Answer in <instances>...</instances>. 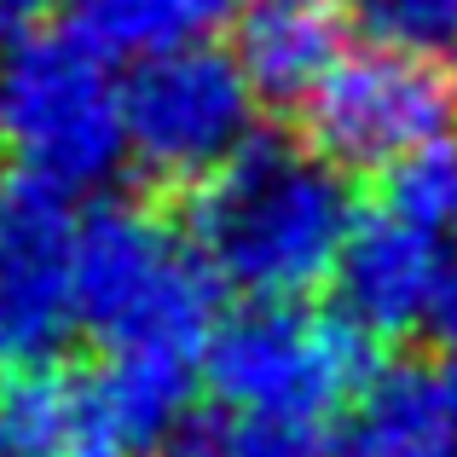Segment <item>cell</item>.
I'll list each match as a JSON object with an SVG mask.
<instances>
[{"label":"cell","instance_id":"cell-1","mask_svg":"<svg viewBox=\"0 0 457 457\" xmlns=\"http://www.w3.org/2000/svg\"><path fill=\"white\" fill-rule=\"evenodd\" d=\"M220 278L197 244L145 203H93L76 232L81 330L104 347L93 377L104 423L122 446H151L191 411L220 324Z\"/></svg>","mask_w":457,"mask_h":457},{"label":"cell","instance_id":"cell-2","mask_svg":"<svg viewBox=\"0 0 457 457\" xmlns=\"http://www.w3.org/2000/svg\"><path fill=\"white\" fill-rule=\"evenodd\" d=\"M359 203L347 174L312 145L255 139L191 197L203 267L244 302H307L336 278Z\"/></svg>","mask_w":457,"mask_h":457},{"label":"cell","instance_id":"cell-3","mask_svg":"<svg viewBox=\"0 0 457 457\" xmlns=\"http://www.w3.org/2000/svg\"><path fill=\"white\" fill-rule=\"evenodd\" d=\"M457 156L435 151L388 174L370 209H359L353 237L336 267V312L370 342H411L446 330L457 312Z\"/></svg>","mask_w":457,"mask_h":457},{"label":"cell","instance_id":"cell-4","mask_svg":"<svg viewBox=\"0 0 457 457\" xmlns=\"http://www.w3.org/2000/svg\"><path fill=\"white\" fill-rule=\"evenodd\" d=\"M0 151L53 191H99L128 162V81L76 29H35L0 58Z\"/></svg>","mask_w":457,"mask_h":457},{"label":"cell","instance_id":"cell-5","mask_svg":"<svg viewBox=\"0 0 457 457\" xmlns=\"http://www.w3.org/2000/svg\"><path fill=\"white\" fill-rule=\"evenodd\" d=\"M203 382L244 423H324L370 388V336L347 312L244 302L214 324Z\"/></svg>","mask_w":457,"mask_h":457},{"label":"cell","instance_id":"cell-6","mask_svg":"<svg viewBox=\"0 0 457 457\" xmlns=\"http://www.w3.org/2000/svg\"><path fill=\"white\" fill-rule=\"evenodd\" d=\"M307 145L342 174H400L446 151L457 128V81L417 46H347L302 99Z\"/></svg>","mask_w":457,"mask_h":457},{"label":"cell","instance_id":"cell-7","mask_svg":"<svg viewBox=\"0 0 457 457\" xmlns=\"http://www.w3.org/2000/svg\"><path fill=\"white\" fill-rule=\"evenodd\" d=\"M261 93L232 53L179 46L128 76V156L162 186H203L255 145Z\"/></svg>","mask_w":457,"mask_h":457},{"label":"cell","instance_id":"cell-8","mask_svg":"<svg viewBox=\"0 0 457 457\" xmlns=\"http://www.w3.org/2000/svg\"><path fill=\"white\" fill-rule=\"evenodd\" d=\"M76 232L70 191L29 174L0 179V353L18 365H46L81 330Z\"/></svg>","mask_w":457,"mask_h":457},{"label":"cell","instance_id":"cell-9","mask_svg":"<svg viewBox=\"0 0 457 457\" xmlns=\"http://www.w3.org/2000/svg\"><path fill=\"white\" fill-rule=\"evenodd\" d=\"M226 29L232 58L272 104H302L347 53L342 0H237Z\"/></svg>","mask_w":457,"mask_h":457},{"label":"cell","instance_id":"cell-10","mask_svg":"<svg viewBox=\"0 0 457 457\" xmlns=\"http://www.w3.org/2000/svg\"><path fill=\"white\" fill-rule=\"evenodd\" d=\"M342 457H457V382L446 370H388L359 394Z\"/></svg>","mask_w":457,"mask_h":457},{"label":"cell","instance_id":"cell-11","mask_svg":"<svg viewBox=\"0 0 457 457\" xmlns=\"http://www.w3.org/2000/svg\"><path fill=\"white\" fill-rule=\"evenodd\" d=\"M0 457H122V440L104 428L93 382L35 370L0 394Z\"/></svg>","mask_w":457,"mask_h":457},{"label":"cell","instance_id":"cell-12","mask_svg":"<svg viewBox=\"0 0 457 457\" xmlns=\"http://www.w3.org/2000/svg\"><path fill=\"white\" fill-rule=\"evenodd\" d=\"M70 29L111 58H162L179 46H203L214 29H226L237 0H64Z\"/></svg>","mask_w":457,"mask_h":457},{"label":"cell","instance_id":"cell-13","mask_svg":"<svg viewBox=\"0 0 457 457\" xmlns=\"http://www.w3.org/2000/svg\"><path fill=\"white\" fill-rule=\"evenodd\" d=\"M220 457H342V440L324 423H244L232 417L214 440Z\"/></svg>","mask_w":457,"mask_h":457},{"label":"cell","instance_id":"cell-14","mask_svg":"<svg viewBox=\"0 0 457 457\" xmlns=\"http://www.w3.org/2000/svg\"><path fill=\"white\" fill-rule=\"evenodd\" d=\"M64 6V0H0V35L6 41H23V35H35L46 23V12Z\"/></svg>","mask_w":457,"mask_h":457},{"label":"cell","instance_id":"cell-15","mask_svg":"<svg viewBox=\"0 0 457 457\" xmlns=\"http://www.w3.org/2000/svg\"><path fill=\"white\" fill-rule=\"evenodd\" d=\"M440 336H446V365H440V370H446V377L457 382V312H452V324H446Z\"/></svg>","mask_w":457,"mask_h":457},{"label":"cell","instance_id":"cell-16","mask_svg":"<svg viewBox=\"0 0 457 457\" xmlns=\"http://www.w3.org/2000/svg\"><path fill=\"white\" fill-rule=\"evenodd\" d=\"M168 457H220L214 446H186V452H168Z\"/></svg>","mask_w":457,"mask_h":457},{"label":"cell","instance_id":"cell-17","mask_svg":"<svg viewBox=\"0 0 457 457\" xmlns=\"http://www.w3.org/2000/svg\"><path fill=\"white\" fill-rule=\"evenodd\" d=\"M446 53H452V81H457V41H452V46H446Z\"/></svg>","mask_w":457,"mask_h":457},{"label":"cell","instance_id":"cell-18","mask_svg":"<svg viewBox=\"0 0 457 457\" xmlns=\"http://www.w3.org/2000/svg\"><path fill=\"white\" fill-rule=\"evenodd\" d=\"M353 6H359V0H353Z\"/></svg>","mask_w":457,"mask_h":457}]
</instances>
